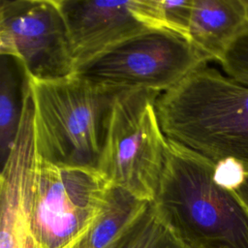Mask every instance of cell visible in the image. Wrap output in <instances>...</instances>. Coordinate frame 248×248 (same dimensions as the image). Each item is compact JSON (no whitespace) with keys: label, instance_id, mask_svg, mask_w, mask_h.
<instances>
[{"label":"cell","instance_id":"12","mask_svg":"<svg viewBox=\"0 0 248 248\" xmlns=\"http://www.w3.org/2000/svg\"><path fill=\"white\" fill-rule=\"evenodd\" d=\"M115 248H187L168 227L150 202Z\"/></svg>","mask_w":248,"mask_h":248},{"label":"cell","instance_id":"15","mask_svg":"<svg viewBox=\"0 0 248 248\" xmlns=\"http://www.w3.org/2000/svg\"><path fill=\"white\" fill-rule=\"evenodd\" d=\"M245 173V170L238 163L232 160H226L215 165L214 178L218 184L233 190L241 182Z\"/></svg>","mask_w":248,"mask_h":248},{"label":"cell","instance_id":"5","mask_svg":"<svg viewBox=\"0 0 248 248\" xmlns=\"http://www.w3.org/2000/svg\"><path fill=\"white\" fill-rule=\"evenodd\" d=\"M207 62L180 35L147 29L77 65L72 76L112 94L132 90L161 93Z\"/></svg>","mask_w":248,"mask_h":248},{"label":"cell","instance_id":"3","mask_svg":"<svg viewBox=\"0 0 248 248\" xmlns=\"http://www.w3.org/2000/svg\"><path fill=\"white\" fill-rule=\"evenodd\" d=\"M36 148L59 167L97 169L108 115L116 94L70 76L30 79Z\"/></svg>","mask_w":248,"mask_h":248},{"label":"cell","instance_id":"4","mask_svg":"<svg viewBox=\"0 0 248 248\" xmlns=\"http://www.w3.org/2000/svg\"><path fill=\"white\" fill-rule=\"evenodd\" d=\"M160 94L132 90L115 95L97 168L110 185L147 202L154 200L167 146L156 111Z\"/></svg>","mask_w":248,"mask_h":248},{"label":"cell","instance_id":"1","mask_svg":"<svg viewBox=\"0 0 248 248\" xmlns=\"http://www.w3.org/2000/svg\"><path fill=\"white\" fill-rule=\"evenodd\" d=\"M214 171L211 161L167 139L152 203L187 248H248V207Z\"/></svg>","mask_w":248,"mask_h":248},{"label":"cell","instance_id":"13","mask_svg":"<svg viewBox=\"0 0 248 248\" xmlns=\"http://www.w3.org/2000/svg\"><path fill=\"white\" fill-rule=\"evenodd\" d=\"M192 7L193 0H156L160 28L173 32L188 40Z\"/></svg>","mask_w":248,"mask_h":248},{"label":"cell","instance_id":"10","mask_svg":"<svg viewBox=\"0 0 248 248\" xmlns=\"http://www.w3.org/2000/svg\"><path fill=\"white\" fill-rule=\"evenodd\" d=\"M149 202L121 187L110 185L99 217L89 231L70 248H115Z\"/></svg>","mask_w":248,"mask_h":248},{"label":"cell","instance_id":"2","mask_svg":"<svg viewBox=\"0 0 248 248\" xmlns=\"http://www.w3.org/2000/svg\"><path fill=\"white\" fill-rule=\"evenodd\" d=\"M156 111L168 140L248 173V87L204 65L161 93Z\"/></svg>","mask_w":248,"mask_h":248},{"label":"cell","instance_id":"16","mask_svg":"<svg viewBox=\"0 0 248 248\" xmlns=\"http://www.w3.org/2000/svg\"><path fill=\"white\" fill-rule=\"evenodd\" d=\"M233 190L248 207V173L244 174L241 182Z\"/></svg>","mask_w":248,"mask_h":248},{"label":"cell","instance_id":"11","mask_svg":"<svg viewBox=\"0 0 248 248\" xmlns=\"http://www.w3.org/2000/svg\"><path fill=\"white\" fill-rule=\"evenodd\" d=\"M0 155L5 163L18 132L29 78L17 60L1 55L0 75Z\"/></svg>","mask_w":248,"mask_h":248},{"label":"cell","instance_id":"8","mask_svg":"<svg viewBox=\"0 0 248 248\" xmlns=\"http://www.w3.org/2000/svg\"><path fill=\"white\" fill-rule=\"evenodd\" d=\"M57 2L66 23L75 67L116 43L155 29L146 0Z\"/></svg>","mask_w":248,"mask_h":248},{"label":"cell","instance_id":"9","mask_svg":"<svg viewBox=\"0 0 248 248\" xmlns=\"http://www.w3.org/2000/svg\"><path fill=\"white\" fill-rule=\"evenodd\" d=\"M248 24V1L193 0L188 41L209 61L224 53Z\"/></svg>","mask_w":248,"mask_h":248},{"label":"cell","instance_id":"6","mask_svg":"<svg viewBox=\"0 0 248 248\" xmlns=\"http://www.w3.org/2000/svg\"><path fill=\"white\" fill-rule=\"evenodd\" d=\"M109 187L97 169L59 167L39 159L28 211L36 248L72 247L99 217Z\"/></svg>","mask_w":248,"mask_h":248},{"label":"cell","instance_id":"7","mask_svg":"<svg viewBox=\"0 0 248 248\" xmlns=\"http://www.w3.org/2000/svg\"><path fill=\"white\" fill-rule=\"evenodd\" d=\"M0 53L17 60L30 79L72 76L75 60L57 0H1Z\"/></svg>","mask_w":248,"mask_h":248},{"label":"cell","instance_id":"14","mask_svg":"<svg viewBox=\"0 0 248 248\" xmlns=\"http://www.w3.org/2000/svg\"><path fill=\"white\" fill-rule=\"evenodd\" d=\"M220 63L232 79L248 85V24L228 47Z\"/></svg>","mask_w":248,"mask_h":248}]
</instances>
